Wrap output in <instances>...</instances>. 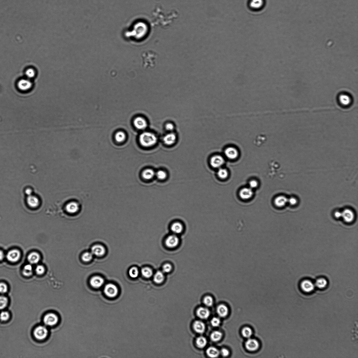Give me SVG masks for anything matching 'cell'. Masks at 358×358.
<instances>
[{"label": "cell", "mask_w": 358, "mask_h": 358, "mask_svg": "<svg viewBox=\"0 0 358 358\" xmlns=\"http://www.w3.org/2000/svg\"><path fill=\"white\" fill-rule=\"evenodd\" d=\"M242 334L244 337L249 338L250 337L252 334V330L251 328L248 327H245L242 330Z\"/></svg>", "instance_id": "cell-37"}, {"label": "cell", "mask_w": 358, "mask_h": 358, "mask_svg": "<svg viewBox=\"0 0 358 358\" xmlns=\"http://www.w3.org/2000/svg\"><path fill=\"white\" fill-rule=\"evenodd\" d=\"M157 178L160 180H164L167 178L166 172L163 170H159L156 173Z\"/></svg>", "instance_id": "cell-43"}, {"label": "cell", "mask_w": 358, "mask_h": 358, "mask_svg": "<svg viewBox=\"0 0 358 358\" xmlns=\"http://www.w3.org/2000/svg\"><path fill=\"white\" fill-rule=\"evenodd\" d=\"M206 353L207 355L211 358L217 357L220 354L218 350L214 347L208 348L207 350Z\"/></svg>", "instance_id": "cell-28"}, {"label": "cell", "mask_w": 358, "mask_h": 358, "mask_svg": "<svg viewBox=\"0 0 358 358\" xmlns=\"http://www.w3.org/2000/svg\"><path fill=\"white\" fill-rule=\"evenodd\" d=\"M21 256V253L20 251L17 250H13L9 251L6 255V258L8 261L15 262L20 259Z\"/></svg>", "instance_id": "cell-6"}, {"label": "cell", "mask_w": 358, "mask_h": 358, "mask_svg": "<svg viewBox=\"0 0 358 358\" xmlns=\"http://www.w3.org/2000/svg\"><path fill=\"white\" fill-rule=\"evenodd\" d=\"M335 216L336 218H340L342 217V213L340 212H336L335 213Z\"/></svg>", "instance_id": "cell-54"}, {"label": "cell", "mask_w": 358, "mask_h": 358, "mask_svg": "<svg viewBox=\"0 0 358 358\" xmlns=\"http://www.w3.org/2000/svg\"><path fill=\"white\" fill-rule=\"evenodd\" d=\"M104 292L106 295L111 298L115 297L118 294V288L114 284H108L105 286Z\"/></svg>", "instance_id": "cell-5"}, {"label": "cell", "mask_w": 358, "mask_h": 358, "mask_svg": "<svg viewBox=\"0 0 358 358\" xmlns=\"http://www.w3.org/2000/svg\"><path fill=\"white\" fill-rule=\"evenodd\" d=\"M58 321V317L56 314L54 313L47 314L44 317V323L47 326H54L57 323Z\"/></svg>", "instance_id": "cell-4"}, {"label": "cell", "mask_w": 358, "mask_h": 358, "mask_svg": "<svg viewBox=\"0 0 358 358\" xmlns=\"http://www.w3.org/2000/svg\"><path fill=\"white\" fill-rule=\"evenodd\" d=\"M301 287L304 292L310 293L314 290L315 286L311 281L309 280H305L301 283Z\"/></svg>", "instance_id": "cell-10"}, {"label": "cell", "mask_w": 358, "mask_h": 358, "mask_svg": "<svg viewBox=\"0 0 358 358\" xmlns=\"http://www.w3.org/2000/svg\"><path fill=\"white\" fill-rule=\"evenodd\" d=\"M342 217L346 222H352L354 219V215L352 211L349 209H346L342 213Z\"/></svg>", "instance_id": "cell-16"}, {"label": "cell", "mask_w": 358, "mask_h": 358, "mask_svg": "<svg viewBox=\"0 0 358 358\" xmlns=\"http://www.w3.org/2000/svg\"><path fill=\"white\" fill-rule=\"evenodd\" d=\"M8 287L7 285L4 283H0V293L4 294L7 292Z\"/></svg>", "instance_id": "cell-46"}, {"label": "cell", "mask_w": 358, "mask_h": 358, "mask_svg": "<svg viewBox=\"0 0 358 358\" xmlns=\"http://www.w3.org/2000/svg\"><path fill=\"white\" fill-rule=\"evenodd\" d=\"M92 252L93 254L100 257L105 254V249L103 246L100 245H96L92 247Z\"/></svg>", "instance_id": "cell-13"}, {"label": "cell", "mask_w": 358, "mask_h": 358, "mask_svg": "<svg viewBox=\"0 0 358 358\" xmlns=\"http://www.w3.org/2000/svg\"><path fill=\"white\" fill-rule=\"evenodd\" d=\"M197 315L200 318L206 319L209 317L210 312L207 309L201 307L198 309L197 311Z\"/></svg>", "instance_id": "cell-20"}, {"label": "cell", "mask_w": 358, "mask_h": 358, "mask_svg": "<svg viewBox=\"0 0 358 358\" xmlns=\"http://www.w3.org/2000/svg\"><path fill=\"white\" fill-rule=\"evenodd\" d=\"M218 175L220 178L221 179H225L228 176V173L226 169H220L218 172Z\"/></svg>", "instance_id": "cell-39"}, {"label": "cell", "mask_w": 358, "mask_h": 358, "mask_svg": "<svg viewBox=\"0 0 358 358\" xmlns=\"http://www.w3.org/2000/svg\"><path fill=\"white\" fill-rule=\"evenodd\" d=\"M217 312L220 317L223 318L227 315L228 313V310L226 306L223 304H221L218 307Z\"/></svg>", "instance_id": "cell-24"}, {"label": "cell", "mask_w": 358, "mask_h": 358, "mask_svg": "<svg viewBox=\"0 0 358 358\" xmlns=\"http://www.w3.org/2000/svg\"><path fill=\"white\" fill-rule=\"evenodd\" d=\"M221 354L224 357H227L228 356L229 354V351L228 350L225 348H222L221 350Z\"/></svg>", "instance_id": "cell-50"}, {"label": "cell", "mask_w": 358, "mask_h": 358, "mask_svg": "<svg viewBox=\"0 0 358 358\" xmlns=\"http://www.w3.org/2000/svg\"><path fill=\"white\" fill-rule=\"evenodd\" d=\"M157 140V138L155 135L149 132H145L140 136V143L144 147H152L156 144Z\"/></svg>", "instance_id": "cell-1"}, {"label": "cell", "mask_w": 358, "mask_h": 358, "mask_svg": "<svg viewBox=\"0 0 358 358\" xmlns=\"http://www.w3.org/2000/svg\"><path fill=\"white\" fill-rule=\"evenodd\" d=\"M93 254L92 253L87 252L83 255L82 259L84 262H89L93 258Z\"/></svg>", "instance_id": "cell-42"}, {"label": "cell", "mask_w": 358, "mask_h": 358, "mask_svg": "<svg viewBox=\"0 0 358 358\" xmlns=\"http://www.w3.org/2000/svg\"><path fill=\"white\" fill-rule=\"evenodd\" d=\"M45 269L44 267L42 265H38L35 268L36 272L38 275H42L44 273Z\"/></svg>", "instance_id": "cell-48"}, {"label": "cell", "mask_w": 358, "mask_h": 358, "mask_svg": "<svg viewBox=\"0 0 358 358\" xmlns=\"http://www.w3.org/2000/svg\"><path fill=\"white\" fill-rule=\"evenodd\" d=\"M25 74L26 78L31 79L35 77L36 71L34 68H29L26 70Z\"/></svg>", "instance_id": "cell-32"}, {"label": "cell", "mask_w": 358, "mask_h": 358, "mask_svg": "<svg viewBox=\"0 0 358 358\" xmlns=\"http://www.w3.org/2000/svg\"><path fill=\"white\" fill-rule=\"evenodd\" d=\"M207 341L206 338L203 336H200L197 338L196 343L198 347L202 348L206 345Z\"/></svg>", "instance_id": "cell-31"}, {"label": "cell", "mask_w": 358, "mask_h": 358, "mask_svg": "<svg viewBox=\"0 0 358 358\" xmlns=\"http://www.w3.org/2000/svg\"><path fill=\"white\" fill-rule=\"evenodd\" d=\"M179 239L176 235H172L169 236L166 239L165 245L169 248H174L178 245Z\"/></svg>", "instance_id": "cell-7"}, {"label": "cell", "mask_w": 358, "mask_h": 358, "mask_svg": "<svg viewBox=\"0 0 358 358\" xmlns=\"http://www.w3.org/2000/svg\"><path fill=\"white\" fill-rule=\"evenodd\" d=\"M263 0H251L250 5L252 9L257 10L261 9L263 6Z\"/></svg>", "instance_id": "cell-25"}, {"label": "cell", "mask_w": 358, "mask_h": 358, "mask_svg": "<svg viewBox=\"0 0 358 358\" xmlns=\"http://www.w3.org/2000/svg\"><path fill=\"white\" fill-rule=\"evenodd\" d=\"M245 345L247 349L250 351L257 350L259 346L258 341L254 339H248L245 343Z\"/></svg>", "instance_id": "cell-11"}, {"label": "cell", "mask_w": 358, "mask_h": 358, "mask_svg": "<svg viewBox=\"0 0 358 358\" xmlns=\"http://www.w3.org/2000/svg\"><path fill=\"white\" fill-rule=\"evenodd\" d=\"M204 302L205 305L207 306H211L213 304V300L211 296H207L205 297Z\"/></svg>", "instance_id": "cell-45"}, {"label": "cell", "mask_w": 358, "mask_h": 358, "mask_svg": "<svg viewBox=\"0 0 358 358\" xmlns=\"http://www.w3.org/2000/svg\"><path fill=\"white\" fill-rule=\"evenodd\" d=\"M176 140V136L173 133H169L166 135L163 138L164 143L167 145H172L174 144Z\"/></svg>", "instance_id": "cell-18"}, {"label": "cell", "mask_w": 358, "mask_h": 358, "mask_svg": "<svg viewBox=\"0 0 358 358\" xmlns=\"http://www.w3.org/2000/svg\"><path fill=\"white\" fill-rule=\"evenodd\" d=\"M134 123L135 127L139 130H144L147 126V121L144 118L141 117H138L136 118L134 120Z\"/></svg>", "instance_id": "cell-12"}, {"label": "cell", "mask_w": 358, "mask_h": 358, "mask_svg": "<svg viewBox=\"0 0 358 358\" xmlns=\"http://www.w3.org/2000/svg\"><path fill=\"white\" fill-rule=\"evenodd\" d=\"M33 83L31 79H24L20 80L17 83V87L22 92H26L32 88Z\"/></svg>", "instance_id": "cell-2"}, {"label": "cell", "mask_w": 358, "mask_h": 358, "mask_svg": "<svg viewBox=\"0 0 358 358\" xmlns=\"http://www.w3.org/2000/svg\"><path fill=\"white\" fill-rule=\"evenodd\" d=\"M141 272L144 277L149 278L151 277L153 274L152 270L151 268L146 267L142 268Z\"/></svg>", "instance_id": "cell-36"}, {"label": "cell", "mask_w": 358, "mask_h": 358, "mask_svg": "<svg viewBox=\"0 0 358 358\" xmlns=\"http://www.w3.org/2000/svg\"><path fill=\"white\" fill-rule=\"evenodd\" d=\"M165 128L167 131H171L174 130V126L171 123H167L165 125Z\"/></svg>", "instance_id": "cell-52"}, {"label": "cell", "mask_w": 358, "mask_h": 358, "mask_svg": "<svg viewBox=\"0 0 358 358\" xmlns=\"http://www.w3.org/2000/svg\"><path fill=\"white\" fill-rule=\"evenodd\" d=\"M23 274L26 276H30L33 274V267L30 264H27L24 266L23 270Z\"/></svg>", "instance_id": "cell-33"}, {"label": "cell", "mask_w": 358, "mask_h": 358, "mask_svg": "<svg viewBox=\"0 0 358 358\" xmlns=\"http://www.w3.org/2000/svg\"><path fill=\"white\" fill-rule=\"evenodd\" d=\"M32 192V190L30 189H27L26 191V193L27 195H28L29 196H30V195H31V194Z\"/></svg>", "instance_id": "cell-56"}, {"label": "cell", "mask_w": 358, "mask_h": 358, "mask_svg": "<svg viewBox=\"0 0 358 358\" xmlns=\"http://www.w3.org/2000/svg\"><path fill=\"white\" fill-rule=\"evenodd\" d=\"M79 206L77 203L75 202H71L66 205V211L71 214H74L77 212L79 209Z\"/></svg>", "instance_id": "cell-22"}, {"label": "cell", "mask_w": 358, "mask_h": 358, "mask_svg": "<svg viewBox=\"0 0 358 358\" xmlns=\"http://www.w3.org/2000/svg\"><path fill=\"white\" fill-rule=\"evenodd\" d=\"M171 230L174 233L180 234L183 231V226L180 222H175L172 226Z\"/></svg>", "instance_id": "cell-29"}, {"label": "cell", "mask_w": 358, "mask_h": 358, "mask_svg": "<svg viewBox=\"0 0 358 358\" xmlns=\"http://www.w3.org/2000/svg\"><path fill=\"white\" fill-rule=\"evenodd\" d=\"M126 136L124 133L122 132H119L117 133L115 136V138L116 141L118 142H122L125 139Z\"/></svg>", "instance_id": "cell-40"}, {"label": "cell", "mask_w": 358, "mask_h": 358, "mask_svg": "<svg viewBox=\"0 0 358 358\" xmlns=\"http://www.w3.org/2000/svg\"><path fill=\"white\" fill-rule=\"evenodd\" d=\"M104 280L101 277L98 276H94L91 279L90 283L93 287L98 288L102 286L104 283Z\"/></svg>", "instance_id": "cell-14"}, {"label": "cell", "mask_w": 358, "mask_h": 358, "mask_svg": "<svg viewBox=\"0 0 358 358\" xmlns=\"http://www.w3.org/2000/svg\"><path fill=\"white\" fill-rule=\"evenodd\" d=\"M224 159L221 156L216 155L211 158L210 164L213 167L218 168L224 164Z\"/></svg>", "instance_id": "cell-9"}, {"label": "cell", "mask_w": 358, "mask_h": 358, "mask_svg": "<svg viewBox=\"0 0 358 358\" xmlns=\"http://www.w3.org/2000/svg\"><path fill=\"white\" fill-rule=\"evenodd\" d=\"M155 174V172L153 169H148L143 171L142 176L145 180H150L153 178Z\"/></svg>", "instance_id": "cell-27"}, {"label": "cell", "mask_w": 358, "mask_h": 358, "mask_svg": "<svg viewBox=\"0 0 358 358\" xmlns=\"http://www.w3.org/2000/svg\"><path fill=\"white\" fill-rule=\"evenodd\" d=\"M130 276L133 278H136L138 277L139 275V271L136 267L132 268L130 270L129 272Z\"/></svg>", "instance_id": "cell-41"}, {"label": "cell", "mask_w": 358, "mask_h": 358, "mask_svg": "<svg viewBox=\"0 0 358 358\" xmlns=\"http://www.w3.org/2000/svg\"><path fill=\"white\" fill-rule=\"evenodd\" d=\"M10 315L9 312L6 311L1 312L0 314V319L1 321H5L9 319Z\"/></svg>", "instance_id": "cell-44"}, {"label": "cell", "mask_w": 358, "mask_h": 358, "mask_svg": "<svg viewBox=\"0 0 358 358\" xmlns=\"http://www.w3.org/2000/svg\"><path fill=\"white\" fill-rule=\"evenodd\" d=\"M27 203L31 207H36L39 204V200L37 197L31 195L28 197Z\"/></svg>", "instance_id": "cell-19"}, {"label": "cell", "mask_w": 358, "mask_h": 358, "mask_svg": "<svg viewBox=\"0 0 358 358\" xmlns=\"http://www.w3.org/2000/svg\"><path fill=\"white\" fill-rule=\"evenodd\" d=\"M222 337V334L219 331H215L211 334V338L213 341L217 342L220 340Z\"/></svg>", "instance_id": "cell-34"}, {"label": "cell", "mask_w": 358, "mask_h": 358, "mask_svg": "<svg viewBox=\"0 0 358 358\" xmlns=\"http://www.w3.org/2000/svg\"><path fill=\"white\" fill-rule=\"evenodd\" d=\"M211 323L213 326L215 327L218 326L220 324V320L219 318L215 317L212 319Z\"/></svg>", "instance_id": "cell-49"}, {"label": "cell", "mask_w": 358, "mask_h": 358, "mask_svg": "<svg viewBox=\"0 0 358 358\" xmlns=\"http://www.w3.org/2000/svg\"><path fill=\"white\" fill-rule=\"evenodd\" d=\"M226 157L230 159L237 158L238 155V151L235 148L229 147L225 150L224 152Z\"/></svg>", "instance_id": "cell-15"}, {"label": "cell", "mask_w": 358, "mask_h": 358, "mask_svg": "<svg viewBox=\"0 0 358 358\" xmlns=\"http://www.w3.org/2000/svg\"><path fill=\"white\" fill-rule=\"evenodd\" d=\"M193 328L195 331L198 333L204 332L205 329L204 323L200 321H196L193 323Z\"/></svg>", "instance_id": "cell-21"}, {"label": "cell", "mask_w": 358, "mask_h": 358, "mask_svg": "<svg viewBox=\"0 0 358 358\" xmlns=\"http://www.w3.org/2000/svg\"><path fill=\"white\" fill-rule=\"evenodd\" d=\"M338 100L339 103L344 106H348L351 105L352 102V99L350 96L344 93L339 95L338 97Z\"/></svg>", "instance_id": "cell-8"}, {"label": "cell", "mask_w": 358, "mask_h": 358, "mask_svg": "<svg viewBox=\"0 0 358 358\" xmlns=\"http://www.w3.org/2000/svg\"><path fill=\"white\" fill-rule=\"evenodd\" d=\"M327 284V281L324 279H319L317 280L315 283V285L320 289H323L326 287Z\"/></svg>", "instance_id": "cell-35"}, {"label": "cell", "mask_w": 358, "mask_h": 358, "mask_svg": "<svg viewBox=\"0 0 358 358\" xmlns=\"http://www.w3.org/2000/svg\"><path fill=\"white\" fill-rule=\"evenodd\" d=\"M172 266L170 264H165L163 266V272L164 273H169L172 271Z\"/></svg>", "instance_id": "cell-47"}, {"label": "cell", "mask_w": 358, "mask_h": 358, "mask_svg": "<svg viewBox=\"0 0 358 358\" xmlns=\"http://www.w3.org/2000/svg\"><path fill=\"white\" fill-rule=\"evenodd\" d=\"M8 299L5 296H0V310H2L7 306Z\"/></svg>", "instance_id": "cell-38"}, {"label": "cell", "mask_w": 358, "mask_h": 358, "mask_svg": "<svg viewBox=\"0 0 358 358\" xmlns=\"http://www.w3.org/2000/svg\"><path fill=\"white\" fill-rule=\"evenodd\" d=\"M253 192L251 188H244L240 193L241 198L243 199H248L253 196Z\"/></svg>", "instance_id": "cell-17"}, {"label": "cell", "mask_w": 358, "mask_h": 358, "mask_svg": "<svg viewBox=\"0 0 358 358\" xmlns=\"http://www.w3.org/2000/svg\"><path fill=\"white\" fill-rule=\"evenodd\" d=\"M289 202L292 205H294L297 203V201L295 198H292L289 200Z\"/></svg>", "instance_id": "cell-53"}, {"label": "cell", "mask_w": 358, "mask_h": 358, "mask_svg": "<svg viewBox=\"0 0 358 358\" xmlns=\"http://www.w3.org/2000/svg\"><path fill=\"white\" fill-rule=\"evenodd\" d=\"M288 200L284 196L278 197L275 200V204L278 207H282L285 205Z\"/></svg>", "instance_id": "cell-26"}, {"label": "cell", "mask_w": 358, "mask_h": 358, "mask_svg": "<svg viewBox=\"0 0 358 358\" xmlns=\"http://www.w3.org/2000/svg\"><path fill=\"white\" fill-rule=\"evenodd\" d=\"M40 259V255L36 252L31 253L28 257V261L32 264H35L38 263Z\"/></svg>", "instance_id": "cell-23"}, {"label": "cell", "mask_w": 358, "mask_h": 358, "mask_svg": "<svg viewBox=\"0 0 358 358\" xmlns=\"http://www.w3.org/2000/svg\"><path fill=\"white\" fill-rule=\"evenodd\" d=\"M164 276L163 273L161 271H158L155 274L154 280L157 284H160L164 280Z\"/></svg>", "instance_id": "cell-30"}, {"label": "cell", "mask_w": 358, "mask_h": 358, "mask_svg": "<svg viewBox=\"0 0 358 358\" xmlns=\"http://www.w3.org/2000/svg\"><path fill=\"white\" fill-rule=\"evenodd\" d=\"M48 334V330L46 327L44 326H40L37 327L34 331V335L35 337L40 340L45 339Z\"/></svg>", "instance_id": "cell-3"}, {"label": "cell", "mask_w": 358, "mask_h": 358, "mask_svg": "<svg viewBox=\"0 0 358 358\" xmlns=\"http://www.w3.org/2000/svg\"><path fill=\"white\" fill-rule=\"evenodd\" d=\"M4 253L1 250H0V261L2 260L4 258Z\"/></svg>", "instance_id": "cell-55"}, {"label": "cell", "mask_w": 358, "mask_h": 358, "mask_svg": "<svg viewBox=\"0 0 358 358\" xmlns=\"http://www.w3.org/2000/svg\"><path fill=\"white\" fill-rule=\"evenodd\" d=\"M258 182L255 180H252L250 182V186L251 188H254L258 186Z\"/></svg>", "instance_id": "cell-51"}]
</instances>
